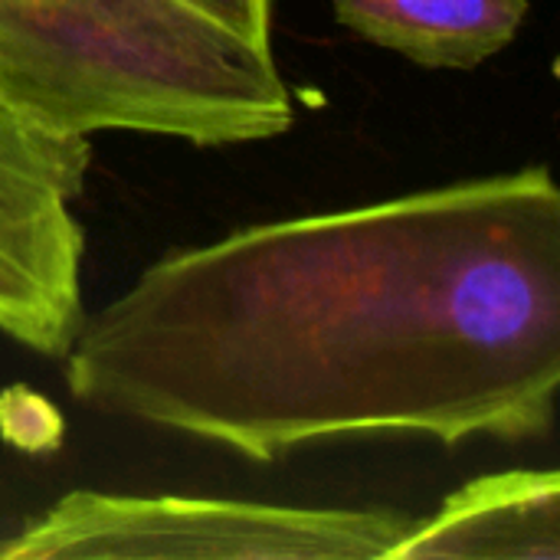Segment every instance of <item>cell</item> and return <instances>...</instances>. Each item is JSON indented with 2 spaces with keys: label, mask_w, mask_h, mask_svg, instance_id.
<instances>
[{
  "label": "cell",
  "mask_w": 560,
  "mask_h": 560,
  "mask_svg": "<svg viewBox=\"0 0 560 560\" xmlns=\"http://www.w3.org/2000/svg\"><path fill=\"white\" fill-rule=\"evenodd\" d=\"M92 144L0 92V331L62 358L82 325V226L72 213Z\"/></svg>",
  "instance_id": "obj_4"
},
{
  "label": "cell",
  "mask_w": 560,
  "mask_h": 560,
  "mask_svg": "<svg viewBox=\"0 0 560 560\" xmlns=\"http://www.w3.org/2000/svg\"><path fill=\"white\" fill-rule=\"evenodd\" d=\"M528 0H335V20L427 69H476L522 30Z\"/></svg>",
  "instance_id": "obj_6"
},
{
  "label": "cell",
  "mask_w": 560,
  "mask_h": 560,
  "mask_svg": "<svg viewBox=\"0 0 560 560\" xmlns=\"http://www.w3.org/2000/svg\"><path fill=\"white\" fill-rule=\"evenodd\" d=\"M240 36L272 46V0H190Z\"/></svg>",
  "instance_id": "obj_7"
},
{
  "label": "cell",
  "mask_w": 560,
  "mask_h": 560,
  "mask_svg": "<svg viewBox=\"0 0 560 560\" xmlns=\"http://www.w3.org/2000/svg\"><path fill=\"white\" fill-rule=\"evenodd\" d=\"M560 558V476L512 469L453 492L436 515L413 522L387 560Z\"/></svg>",
  "instance_id": "obj_5"
},
{
  "label": "cell",
  "mask_w": 560,
  "mask_h": 560,
  "mask_svg": "<svg viewBox=\"0 0 560 560\" xmlns=\"http://www.w3.org/2000/svg\"><path fill=\"white\" fill-rule=\"evenodd\" d=\"M410 525L387 509L69 492L0 545V558L377 560L390 558Z\"/></svg>",
  "instance_id": "obj_3"
},
{
  "label": "cell",
  "mask_w": 560,
  "mask_h": 560,
  "mask_svg": "<svg viewBox=\"0 0 560 560\" xmlns=\"http://www.w3.org/2000/svg\"><path fill=\"white\" fill-rule=\"evenodd\" d=\"M69 394L272 463L345 436L532 440L560 384L545 164L171 253L82 325Z\"/></svg>",
  "instance_id": "obj_1"
},
{
  "label": "cell",
  "mask_w": 560,
  "mask_h": 560,
  "mask_svg": "<svg viewBox=\"0 0 560 560\" xmlns=\"http://www.w3.org/2000/svg\"><path fill=\"white\" fill-rule=\"evenodd\" d=\"M0 92L82 138L246 144L295 121L272 46L190 0H0Z\"/></svg>",
  "instance_id": "obj_2"
}]
</instances>
